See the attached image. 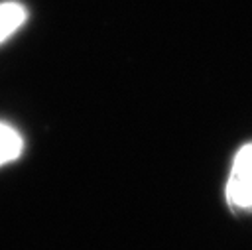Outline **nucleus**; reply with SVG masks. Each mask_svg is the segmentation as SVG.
<instances>
[{
  "instance_id": "obj_3",
  "label": "nucleus",
  "mask_w": 252,
  "mask_h": 250,
  "mask_svg": "<svg viewBox=\"0 0 252 250\" xmlns=\"http://www.w3.org/2000/svg\"><path fill=\"white\" fill-rule=\"evenodd\" d=\"M22 136L8 124L0 122V165L16 159L22 154Z\"/></svg>"
},
{
  "instance_id": "obj_1",
  "label": "nucleus",
  "mask_w": 252,
  "mask_h": 250,
  "mask_svg": "<svg viewBox=\"0 0 252 250\" xmlns=\"http://www.w3.org/2000/svg\"><path fill=\"white\" fill-rule=\"evenodd\" d=\"M226 201L232 209H252V171H230Z\"/></svg>"
},
{
  "instance_id": "obj_2",
  "label": "nucleus",
  "mask_w": 252,
  "mask_h": 250,
  "mask_svg": "<svg viewBox=\"0 0 252 250\" xmlns=\"http://www.w3.org/2000/svg\"><path fill=\"white\" fill-rule=\"evenodd\" d=\"M28 18V10L20 2L0 4V43L6 41Z\"/></svg>"
},
{
  "instance_id": "obj_4",
  "label": "nucleus",
  "mask_w": 252,
  "mask_h": 250,
  "mask_svg": "<svg viewBox=\"0 0 252 250\" xmlns=\"http://www.w3.org/2000/svg\"><path fill=\"white\" fill-rule=\"evenodd\" d=\"M230 171H252V142L250 144H244L234 159H232V169Z\"/></svg>"
}]
</instances>
